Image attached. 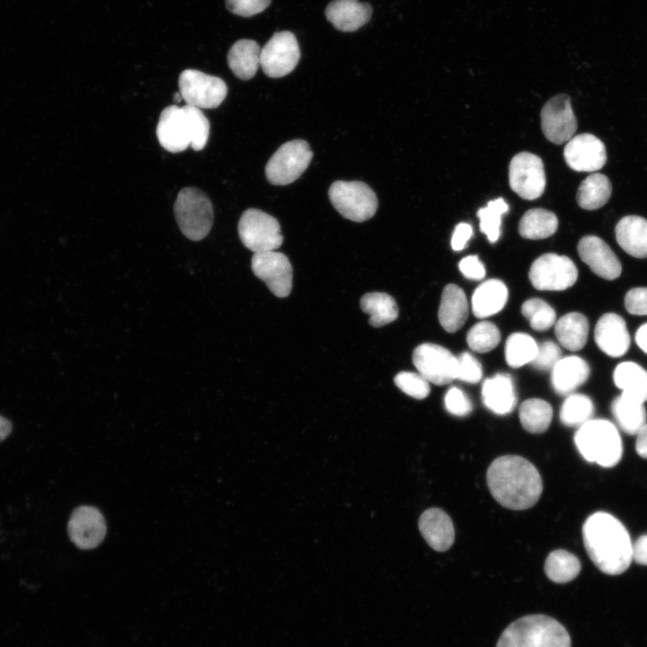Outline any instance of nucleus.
<instances>
[{
    "label": "nucleus",
    "instance_id": "f257e3e1",
    "mask_svg": "<svg viewBox=\"0 0 647 647\" xmlns=\"http://www.w3.org/2000/svg\"><path fill=\"white\" fill-rule=\"evenodd\" d=\"M486 481L493 498L514 510L534 506L543 491L537 469L526 458L515 455L494 459L488 467Z\"/></svg>",
    "mask_w": 647,
    "mask_h": 647
},
{
    "label": "nucleus",
    "instance_id": "f03ea898",
    "mask_svg": "<svg viewBox=\"0 0 647 647\" xmlns=\"http://www.w3.org/2000/svg\"><path fill=\"white\" fill-rule=\"evenodd\" d=\"M582 536L589 558L602 572L618 575L630 566L633 543L613 515L603 511L590 515L583 524Z\"/></svg>",
    "mask_w": 647,
    "mask_h": 647
},
{
    "label": "nucleus",
    "instance_id": "7ed1b4c3",
    "mask_svg": "<svg viewBox=\"0 0 647 647\" xmlns=\"http://www.w3.org/2000/svg\"><path fill=\"white\" fill-rule=\"evenodd\" d=\"M496 647H571L567 630L554 618L530 615L511 623Z\"/></svg>",
    "mask_w": 647,
    "mask_h": 647
},
{
    "label": "nucleus",
    "instance_id": "20e7f679",
    "mask_svg": "<svg viewBox=\"0 0 647 647\" xmlns=\"http://www.w3.org/2000/svg\"><path fill=\"white\" fill-rule=\"evenodd\" d=\"M574 442L589 462L612 467L621 459L623 446L616 427L607 420L591 419L579 427Z\"/></svg>",
    "mask_w": 647,
    "mask_h": 647
},
{
    "label": "nucleus",
    "instance_id": "39448f33",
    "mask_svg": "<svg viewBox=\"0 0 647 647\" xmlns=\"http://www.w3.org/2000/svg\"><path fill=\"white\" fill-rule=\"evenodd\" d=\"M173 212L180 230L187 238L199 241L209 233L214 219L213 207L208 196L198 188L181 190Z\"/></svg>",
    "mask_w": 647,
    "mask_h": 647
},
{
    "label": "nucleus",
    "instance_id": "423d86ee",
    "mask_svg": "<svg viewBox=\"0 0 647 647\" xmlns=\"http://www.w3.org/2000/svg\"><path fill=\"white\" fill-rule=\"evenodd\" d=\"M328 196L334 208L344 218L354 222L371 218L378 206L376 193L359 181H336L330 186Z\"/></svg>",
    "mask_w": 647,
    "mask_h": 647
},
{
    "label": "nucleus",
    "instance_id": "0eeeda50",
    "mask_svg": "<svg viewBox=\"0 0 647 647\" xmlns=\"http://www.w3.org/2000/svg\"><path fill=\"white\" fill-rule=\"evenodd\" d=\"M312 157L313 152L306 141L295 139L286 142L266 164V178L273 185L290 184L306 170Z\"/></svg>",
    "mask_w": 647,
    "mask_h": 647
},
{
    "label": "nucleus",
    "instance_id": "6e6552de",
    "mask_svg": "<svg viewBox=\"0 0 647 647\" xmlns=\"http://www.w3.org/2000/svg\"><path fill=\"white\" fill-rule=\"evenodd\" d=\"M238 234L243 244L254 253L274 251L283 243L278 220L257 208H248L242 214Z\"/></svg>",
    "mask_w": 647,
    "mask_h": 647
},
{
    "label": "nucleus",
    "instance_id": "1a4fd4ad",
    "mask_svg": "<svg viewBox=\"0 0 647 647\" xmlns=\"http://www.w3.org/2000/svg\"><path fill=\"white\" fill-rule=\"evenodd\" d=\"M528 278L538 290L561 291L571 288L577 280L578 270L567 256L545 253L531 264Z\"/></svg>",
    "mask_w": 647,
    "mask_h": 647
},
{
    "label": "nucleus",
    "instance_id": "9d476101",
    "mask_svg": "<svg viewBox=\"0 0 647 647\" xmlns=\"http://www.w3.org/2000/svg\"><path fill=\"white\" fill-rule=\"evenodd\" d=\"M179 93L188 105L214 109L225 100L227 86L217 76L196 69H186L179 76Z\"/></svg>",
    "mask_w": 647,
    "mask_h": 647
},
{
    "label": "nucleus",
    "instance_id": "9b49d317",
    "mask_svg": "<svg viewBox=\"0 0 647 647\" xmlns=\"http://www.w3.org/2000/svg\"><path fill=\"white\" fill-rule=\"evenodd\" d=\"M509 182L520 198L533 200L545 191L546 178L542 159L529 152L513 156L509 166Z\"/></svg>",
    "mask_w": 647,
    "mask_h": 647
},
{
    "label": "nucleus",
    "instance_id": "f8f14e48",
    "mask_svg": "<svg viewBox=\"0 0 647 647\" xmlns=\"http://www.w3.org/2000/svg\"><path fill=\"white\" fill-rule=\"evenodd\" d=\"M300 55L296 36L288 31H278L261 49V66L267 76L282 77L295 69Z\"/></svg>",
    "mask_w": 647,
    "mask_h": 647
},
{
    "label": "nucleus",
    "instance_id": "ddd939ff",
    "mask_svg": "<svg viewBox=\"0 0 647 647\" xmlns=\"http://www.w3.org/2000/svg\"><path fill=\"white\" fill-rule=\"evenodd\" d=\"M412 362L418 372L434 385H448L456 378L457 358L441 345L427 342L417 346Z\"/></svg>",
    "mask_w": 647,
    "mask_h": 647
},
{
    "label": "nucleus",
    "instance_id": "4468645a",
    "mask_svg": "<svg viewBox=\"0 0 647 647\" xmlns=\"http://www.w3.org/2000/svg\"><path fill=\"white\" fill-rule=\"evenodd\" d=\"M540 117L542 131L550 142L561 145L574 136L577 120L567 94L559 93L550 98L544 104Z\"/></svg>",
    "mask_w": 647,
    "mask_h": 647
},
{
    "label": "nucleus",
    "instance_id": "2eb2a0df",
    "mask_svg": "<svg viewBox=\"0 0 647 647\" xmlns=\"http://www.w3.org/2000/svg\"><path fill=\"white\" fill-rule=\"evenodd\" d=\"M252 270L278 297H288L292 289L293 270L288 258L279 252L254 253Z\"/></svg>",
    "mask_w": 647,
    "mask_h": 647
},
{
    "label": "nucleus",
    "instance_id": "dca6fc26",
    "mask_svg": "<svg viewBox=\"0 0 647 647\" xmlns=\"http://www.w3.org/2000/svg\"><path fill=\"white\" fill-rule=\"evenodd\" d=\"M563 156L567 165L576 172H597L607 162L604 143L589 133L573 136L564 146Z\"/></svg>",
    "mask_w": 647,
    "mask_h": 647
},
{
    "label": "nucleus",
    "instance_id": "f3484780",
    "mask_svg": "<svg viewBox=\"0 0 647 647\" xmlns=\"http://www.w3.org/2000/svg\"><path fill=\"white\" fill-rule=\"evenodd\" d=\"M106 522L100 510L93 506H80L72 512L67 532L70 540L80 549L98 546L106 535Z\"/></svg>",
    "mask_w": 647,
    "mask_h": 647
},
{
    "label": "nucleus",
    "instance_id": "a211bd4d",
    "mask_svg": "<svg viewBox=\"0 0 647 647\" xmlns=\"http://www.w3.org/2000/svg\"><path fill=\"white\" fill-rule=\"evenodd\" d=\"M578 253L582 261L598 276L613 280L622 271V265L609 245L597 235H585L578 243Z\"/></svg>",
    "mask_w": 647,
    "mask_h": 647
},
{
    "label": "nucleus",
    "instance_id": "6ab92c4d",
    "mask_svg": "<svg viewBox=\"0 0 647 647\" xmlns=\"http://www.w3.org/2000/svg\"><path fill=\"white\" fill-rule=\"evenodd\" d=\"M160 145L167 151L179 153L191 145L190 132L182 107L170 105L163 110L156 127Z\"/></svg>",
    "mask_w": 647,
    "mask_h": 647
},
{
    "label": "nucleus",
    "instance_id": "aec40b11",
    "mask_svg": "<svg viewBox=\"0 0 647 647\" xmlns=\"http://www.w3.org/2000/svg\"><path fill=\"white\" fill-rule=\"evenodd\" d=\"M594 339L598 347L607 355L619 358L630 347V334L626 323L615 313L603 315L595 326Z\"/></svg>",
    "mask_w": 647,
    "mask_h": 647
},
{
    "label": "nucleus",
    "instance_id": "412c9836",
    "mask_svg": "<svg viewBox=\"0 0 647 647\" xmlns=\"http://www.w3.org/2000/svg\"><path fill=\"white\" fill-rule=\"evenodd\" d=\"M372 6L359 0H333L325 9L327 20L339 31L351 32L368 22Z\"/></svg>",
    "mask_w": 647,
    "mask_h": 647
},
{
    "label": "nucleus",
    "instance_id": "4be33fe9",
    "mask_svg": "<svg viewBox=\"0 0 647 647\" xmlns=\"http://www.w3.org/2000/svg\"><path fill=\"white\" fill-rule=\"evenodd\" d=\"M419 529L428 545L436 551H447L454 543L453 522L441 509L426 510L419 518Z\"/></svg>",
    "mask_w": 647,
    "mask_h": 647
},
{
    "label": "nucleus",
    "instance_id": "5701e85b",
    "mask_svg": "<svg viewBox=\"0 0 647 647\" xmlns=\"http://www.w3.org/2000/svg\"><path fill=\"white\" fill-rule=\"evenodd\" d=\"M483 404L495 414L506 415L511 412L517 404V396L512 377L499 373L484 380L482 387Z\"/></svg>",
    "mask_w": 647,
    "mask_h": 647
},
{
    "label": "nucleus",
    "instance_id": "b1692460",
    "mask_svg": "<svg viewBox=\"0 0 647 647\" xmlns=\"http://www.w3.org/2000/svg\"><path fill=\"white\" fill-rule=\"evenodd\" d=\"M589 373V364L581 357H564L553 368L551 384L558 394L569 395L587 381Z\"/></svg>",
    "mask_w": 647,
    "mask_h": 647
},
{
    "label": "nucleus",
    "instance_id": "393cba45",
    "mask_svg": "<svg viewBox=\"0 0 647 647\" xmlns=\"http://www.w3.org/2000/svg\"><path fill=\"white\" fill-rule=\"evenodd\" d=\"M438 316L441 326L448 332H456L465 324L468 317V303L460 287L448 284L444 288Z\"/></svg>",
    "mask_w": 647,
    "mask_h": 647
},
{
    "label": "nucleus",
    "instance_id": "a878e982",
    "mask_svg": "<svg viewBox=\"0 0 647 647\" xmlns=\"http://www.w3.org/2000/svg\"><path fill=\"white\" fill-rule=\"evenodd\" d=\"M620 247L635 258L647 257V219L629 215L622 217L615 228Z\"/></svg>",
    "mask_w": 647,
    "mask_h": 647
},
{
    "label": "nucleus",
    "instance_id": "bb28decb",
    "mask_svg": "<svg viewBox=\"0 0 647 647\" xmlns=\"http://www.w3.org/2000/svg\"><path fill=\"white\" fill-rule=\"evenodd\" d=\"M509 297L506 285L500 279L482 282L472 296V311L478 318L492 316L505 306Z\"/></svg>",
    "mask_w": 647,
    "mask_h": 647
},
{
    "label": "nucleus",
    "instance_id": "cd10ccee",
    "mask_svg": "<svg viewBox=\"0 0 647 647\" xmlns=\"http://www.w3.org/2000/svg\"><path fill=\"white\" fill-rule=\"evenodd\" d=\"M261 49L253 40H239L230 48L227 63L234 75L241 80L253 78L259 66Z\"/></svg>",
    "mask_w": 647,
    "mask_h": 647
},
{
    "label": "nucleus",
    "instance_id": "c85d7f7f",
    "mask_svg": "<svg viewBox=\"0 0 647 647\" xmlns=\"http://www.w3.org/2000/svg\"><path fill=\"white\" fill-rule=\"evenodd\" d=\"M615 385L623 395L643 403L647 401V371L635 362L618 364L613 374Z\"/></svg>",
    "mask_w": 647,
    "mask_h": 647
},
{
    "label": "nucleus",
    "instance_id": "c756f323",
    "mask_svg": "<svg viewBox=\"0 0 647 647\" xmlns=\"http://www.w3.org/2000/svg\"><path fill=\"white\" fill-rule=\"evenodd\" d=\"M554 333L563 347L571 351L580 350L588 340V319L578 312L568 313L555 322Z\"/></svg>",
    "mask_w": 647,
    "mask_h": 647
},
{
    "label": "nucleus",
    "instance_id": "7c9ffc66",
    "mask_svg": "<svg viewBox=\"0 0 647 647\" xmlns=\"http://www.w3.org/2000/svg\"><path fill=\"white\" fill-rule=\"evenodd\" d=\"M612 193L611 182L607 176L599 173H592L580 184L576 199L578 205L587 210H594L603 207Z\"/></svg>",
    "mask_w": 647,
    "mask_h": 647
},
{
    "label": "nucleus",
    "instance_id": "2f4dec72",
    "mask_svg": "<svg viewBox=\"0 0 647 647\" xmlns=\"http://www.w3.org/2000/svg\"><path fill=\"white\" fill-rule=\"evenodd\" d=\"M611 412L619 428L629 435H636L646 423L647 413L643 403L623 394L614 399Z\"/></svg>",
    "mask_w": 647,
    "mask_h": 647
},
{
    "label": "nucleus",
    "instance_id": "473e14b6",
    "mask_svg": "<svg viewBox=\"0 0 647 647\" xmlns=\"http://www.w3.org/2000/svg\"><path fill=\"white\" fill-rule=\"evenodd\" d=\"M558 228L556 215L545 208L527 210L519 220L518 233L527 239H544L554 235Z\"/></svg>",
    "mask_w": 647,
    "mask_h": 647
},
{
    "label": "nucleus",
    "instance_id": "72a5a7b5",
    "mask_svg": "<svg viewBox=\"0 0 647 647\" xmlns=\"http://www.w3.org/2000/svg\"><path fill=\"white\" fill-rule=\"evenodd\" d=\"M362 311L370 315L368 323L373 327H381L392 323L398 317V306L389 294L370 292L360 299Z\"/></svg>",
    "mask_w": 647,
    "mask_h": 647
},
{
    "label": "nucleus",
    "instance_id": "f704fd0d",
    "mask_svg": "<svg viewBox=\"0 0 647 647\" xmlns=\"http://www.w3.org/2000/svg\"><path fill=\"white\" fill-rule=\"evenodd\" d=\"M553 418V409L549 403L538 398L524 401L519 407V420L524 430L538 434L545 431Z\"/></svg>",
    "mask_w": 647,
    "mask_h": 647
},
{
    "label": "nucleus",
    "instance_id": "c9c22d12",
    "mask_svg": "<svg viewBox=\"0 0 647 647\" xmlns=\"http://www.w3.org/2000/svg\"><path fill=\"white\" fill-rule=\"evenodd\" d=\"M581 571L579 559L572 553L558 549L551 552L545 563L547 578L555 583H565L577 577Z\"/></svg>",
    "mask_w": 647,
    "mask_h": 647
},
{
    "label": "nucleus",
    "instance_id": "e433bc0d",
    "mask_svg": "<svg viewBox=\"0 0 647 647\" xmlns=\"http://www.w3.org/2000/svg\"><path fill=\"white\" fill-rule=\"evenodd\" d=\"M538 344L528 334L514 332L505 343V359L511 368H520L529 364L536 355Z\"/></svg>",
    "mask_w": 647,
    "mask_h": 647
},
{
    "label": "nucleus",
    "instance_id": "4c0bfd02",
    "mask_svg": "<svg viewBox=\"0 0 647 647\" xmlns=\"http://www.w3.org/2000/svg\"><path fill=\"white\" fill-rule=\"evenodd\" d=\"M594 410V404L589 396L571 394L561 406L560 421L568 427H581L591 420Z\"/></svg>",
    "mask_w": 647,
    "mask_h": 647
},
{
    "label": "nucleus",
    "instance_id": "58836bf2",
    "mask_svg": "<svg viewBox=\"0 0 647 647\" xmlns=\"http://www.w3.org/2000/svg\"><path fill=\"white\" fill-rule=\"evenodd\" d=\"M509 206L503 198L490 200L486 207L477 211L481 232L485 234L491 243L498 241L501 235V216L508 212Z\"/></svg>",
    "mask_w": 647,
    "mask_h": 647
},
{
    "label": "nucleus",
    "instance_id": "ea45409f",
    "mask_svg": "<svg viewBox=\"0 0 647 647\" xmlns=\"http://www.w3.org/2000/svg\"><path fill=\"white\" fill-rule=\"evenodd\" d=\"M523 316L528 321L530 327L535 331H546L556 322L554 309L540 298L526 300L521 306Z\"/></svg>",
    "mask_w": 647,
    "mask_h": 647
},
{
    "label": "nucleus",
    "instance_id": "a19ab883",
    "mask_svg": "<svg viewBox=\"0 0 647 647\" xmlns=\"http://www.w3.org/2000/svg\"><path fill=\"white\" fill-rule=\"evenodd\" d=\"M466 341L474 351L489 352L501 341V332L494 324L482 321L470 328L466 334Z\"/></svg>",
    "mask_w": 647,
    "mask_h": 647
},
{
    "label": "nucleus",
    "instance_id": "79ce46f5",
    "mask_svg": "<svg viewBox=\"0 0 647 647\" xmlns=\"http://www.w3.org/2000/svg\"><path fill=\"white\" fill-rule=\"evenodd\" d=\"M186 115L191 146L199 151L203 149L208 142L209 136V122L201 110L198 107L185 104L182 106Z\"/></svg>",
    "mask_w": 647,
    "mask_h": 647
},
{
    "label": "nucleus",
    "instance_id": "37998d69",
    "mask_svg": "<svg viewBox=\"0 0 647 647\" xmlns=\"http://www.w3.org/2000/svg\"><path fill=\"white\" fill-rule=\"evenodd\" d=\"M394 381L400 390L415 399H424L430 392L429 382L420 373L402 371Z\"/></svg>",
    "mask_w": 647,
    "mask_h": 647
},
{
    "label": "nucleus",
    "instance_id": "c03bdc74",
    "mask_svg": "<svg viewBox=\"0 0 647 647\" xmlns=\"http://www.w3.org/2000/svg\"><path fill=\"white\" fill-rule=\"evenodd\" d=\"M561 359L560 347L552 341H545L538 345L536 355L529 364L537 370H552Z\"/></svg>",
    "mask_w": 647,
    "mask_h": 647
},
{
    "label": "nucleus",
    "instance_id": "a18cd8bd",
    "mask_svg": "<svg viewBox=\"0 0 647 647\" xmlns=\"http://www.w3.org/2000/svg\"><path fill=\"white\" fill-rule=\"evenodd\" d=\"M482 377V366L472 354L465 351L457 357V379L475 384L481 380Z\"/></svg>",
    "mask_w": 647,
    "mask_h": 647
},
{
    "label": "nucleus",
    "instance_id": "49530a36",
    "mask_svg": "<svg viewBox=\"0 0 647 647\" xmlns=\"http://www.w3.org/2000/svg\"><path fill=\"white\" fill-rule=\"evenodd\" d=\"M444 404L450 414L458 417L466 416L473 411V404L469 397L456 386L450 387L446 393Z\"/></svg>",
    "mask_w": 647,
    "mask_h": 647
},
{
    "label": "nucleus",
    "instance_id": "de8ad7c7",
    "mask_svg": "<svg viewBox=\"0 0 647 647\" xmlns=\"http://www.w3.org/2000/svg\"><path fill=\"white\" fill-rule=\"evenodd\" d=\"M271 0H226V8L234 14L251 17L263 12Z\"/></svg>",
    "mask_w": 647,
    "mask_h": 647
},
{
    "label": "nucleus",
    "instance_id": "09e8293b",
    "mask_svg": "<svg viewBox=\"0 0 647 647\" xmlns=\"http://www.w3.org/2000/svg\"><path fill=\"white\" fill-rule=\"evenodd\" d=\"M625 306L634 315H647V288L630 289L625 297Z\"/></svg>",
    "mask_w": 647,
    "mask_h": 647
},
{
    "label": "nucleus",
    "instance_id": "8fccbe9b",
    "mask_svg": "<svg viewBox=\"0 0 647 647\" xmlns=\"http://www.w3.org/2000/svg\"><path fill=\"white\" fill-rule=\"evenodd\" d=\"M458 269L465 278L471 280H481L485 277V268L477 255L464 257L458 263Z\"/></svg>",
    "mask_w": 647,
    "mask_h": 647
},
{
    "label": "nucleus",
    "instance_id": "3c124183",
    "mask_svg": "<svg viewBox=\"0 0 647 647\" xmlns=\"http://www.w3.org/2000/svg\"><path fill=\"white\" fill-rule=\"evenodd\" d=\"M473 236L472 226L468 223H459L456 226L451 237V247L454 251H462Z\"/></svg>",
    "mask_w": 647,
    "mask_h": 647
},
{
    "label": "nucleus",
    "instance_id": "603ef678",
    "mask_svg": "<svg viewBox=\"0 0 647 647\" xmlns=\"http://www.w3.org/2000/svg\"><path fill=\"white\" fill-rule=\"evenodd\" d=\"M633 560L642 565H647V534L636 539L632 545Z\"/></svg>",
    "mask_w": 647,
    "mask_h": 647
},
{
    "label": "nucleus",
    "instance_id": "864d4df0",
    "mask_svg": "<svg viewBox=\"0 0 647 647\" xmlns=\"http://www.w3.org/2000/svg\"><path fill=\"white\" fill-rule=\"evenodd\" d=\"M636 436V452L640 456L647 458V422L638 431Z\"/></svg>",
    "mask_w": 647,
    "mask_h": 647
},
{
    "label": "nucleus",
    "instance_id": "5fc2aeb1",
    "mask_svg": "<svg viewBox=\"0 0 647 647\" xmlns=\"http://www.w3.org/2000/svg\"><path fill=\"white\" fill-rule=\"evenodd\" d=\"M638 347L647 354V323L641 325L635 333Z\"/></svg>",
    "mask_w": 647,
    "mask_h": 647
},
{
    "label": "nucleus",
    "instance_id": "6e6d98bb",
    "mask_svg": "<svg viewBox=\"0 0 647 647\" xmlns=\"http://www.w3.org/2000/svg\"><path fill=\"white\" fill-rule=\"evenodd\" d=\"M12 431V423L0 415V442L3 441Z\"/></svg>",
    "mask_w": 647,
    "mask_h": 647
},
{
    "label": "nucleus",
    "instance_id": "4d7b16f0",
    "mask_svg": "<svg viewBox=\"0 0 647 647\" xmlns=\"http://www.w3.org/2000/svg\"><path fill=\"white\" fill-rule=\"evenodd\" d=\"M182 100V97L181 93H176L174 94V101L177 102H181Z\"/></svg>",
    "mask_w": 647,
    "mask_h": 647
}]
</instances>
